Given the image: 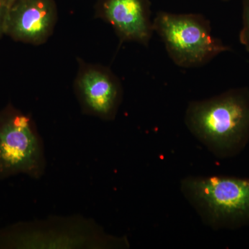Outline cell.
Listing matches in <instances>:
<instances>
[{"mask_svg": "<svg viewBox=\"0 0 249 249\" xmlns=\"http://www.w3.org/2000/svg\"><path fill=\"white\" fill-rule=\"evenodd\" d=\"M125 237L111 235L91 219L53 216L0 229V249H127Z\"/></svg>", "mask_w": 249, "mask_h": 249, "instance_id": "cell-2", "label": "cell"}, {"mask_svg": "<svg viewBox=\"0 0 249 249\" xmlns=\"http://www.w3.org/2000/svg\"><path fill=\"white\" fill-rule=\"evenodd\" d=\"M18 1V0H5L6 1V4H7L8 7L10 6V5L12 4L13 3L15 2V1Z\"/></svg>", "mask_w": 249, "mask_h": 249, "instance_id": "cell-11", "label": "cell"}, {"mask_svg": "<svg viewBox=\"0 0 249 249\" xmlns=\"http://www.w3.org/2000/svg\"><path fill=\"white\" fill-rule=\"evenodd\" d=\"M154 31L178 67L203 66L217 55L231 51L211 33L210 22L201 14H175L160 11L153 19Z\"/></svg>", "mask_w": 249, "mask_h": 249, "instance_id": "cell-4", "label": "cell"}, {"mask_svg": "<svg viewBox=\"0 0 249 249\" xmlns=\"http://www.w3.org/2000/svg\"><path fill=\"white\" fill-rule=\"evenodd\" d=\"M46 166L45 146L35 121L9 103L0 110V180L20 174L39 179Z\"/></svg>", "mask_w": 249, "mask_h": 249, "instance_id": "cell-5", "label": "cell"}, {"mask_svg": "<svg viewBox=\"0 0 249 249\" xmlns=\"http://www.w3.org/2000/svg\"><path fill=\"white\" fill-rule=\"evenodd\" d=\"M8 6L6 1H0V39L5 35V21Z\"/></svg>", "mask_w": 249, "mask_h": 249, "instance_id": "cell-10", "label": "cell"}, {"mask_svg": "<svg viewBox=\"0 0 249 249\" xmlns=\"http://www.w3.org/2000/svg\"><path fill=\"white\" fill-rule=\"evenodd\" d=\"M74 89L84 114L104 121L115 119L122 102L123 88L110 70L80 62Z\"/></svg>", "mask_w": 249, "mask_h": 249, "instance_id": "cell-6", "label": "cell"}, {"mask_svg": "<svg viewBox=\"0 0 249 249\" xmlns=\"http://www.w3.org/2000/svg\"><path fill=\"white\" fill-rule=\"evenodd\" d=\"M185 122L190 132L216 157L240 154L249 141V90H229L188 105Z\"/></svg>", "mask_w": 249, "mask_h": 249, "instance_id": "cell-1", "label": "cell"}, {"mask_svg": "<svg viewBox=\"0 0 249 249\" xmlns=\"http://www.w3.org/2000/svg\"><path fill=\"white\" fill-rule=\"evenodd\" d=\"M57 19L55 0H18L8 7L5 35L17 42L42 45L53 34Z\"/></svg>", "mask_w": 249, "mask_h": 249, "instance_id": "cell-7", "label": "cell"}, {"mask_svg": "<svg viewBox=\"0 0 249 249\" xmlns=\"http://www.w3.org/2000/svg\"><path fill=\"white\" fill-rule=\"evenodd\" d=\"M0 1H5V0H0Z\"/></svg>", "mask_w": 249, "mask_h": 249, "instance_id": "cell-13", "label": "cell"}, {"mask_svg": "<svg viewBox=\"0 0 249 249\" xmlns=\"http://www.w3.org/2000/svg\"><path fill=\"white\" fill-rule=\"evenodd\" d=\"M223 1H229V0H223Z\"/></svg>", "mask_w": 249, "mask_h": 249, "instance_id": "cell-12", "label": "cell"}, {"mask_svg": "<svg viewBox=\"0 0 249 249\" xmlns=\"http://www.w3.org/2000/svg\"><path fill=\"white\" fill-rule=\"evenodd\" d=\"M181 191L206 225L236 230L249 225V178L188 177Z\"/></svg>", "mask_w": 249, "mask_h": 249, "instance_id": "cell-3", "label": "cell"}, {"mask_svg": "<svg viewBox=\"0 0 249 249\" xmlns=\"http://www.w3.org/2000/svg\"><path fill=\"white\" fill-rule=\"evenodd\" d=\"M150 0H98L96 16L111 24L121 43L148 46L153 34Z\"/></svg>", "mask_w": 249, "mask_h": 249, "instance_id": "cell-8", "label": "cell"}, {"mask_svg": "<svg viewBox=\"0 0 249 249\" xmlns=\"http://www.w3.org/2000/svg\"><path fill=\"white\" fill-rule=\"evenodd\" d=\"M243 27L240 33V42L249 53V0H243Z\"/></svg>", "mask_w": 249, "mask_h": 249, "instance_id": "cell-9", "label": "cell"}]
</instances>
